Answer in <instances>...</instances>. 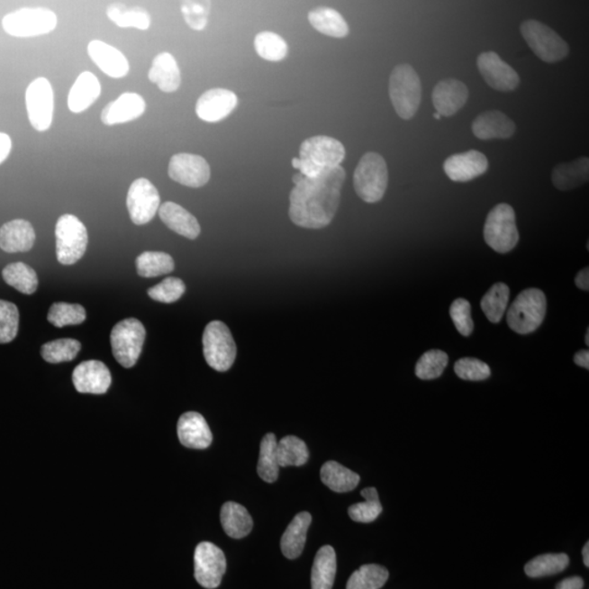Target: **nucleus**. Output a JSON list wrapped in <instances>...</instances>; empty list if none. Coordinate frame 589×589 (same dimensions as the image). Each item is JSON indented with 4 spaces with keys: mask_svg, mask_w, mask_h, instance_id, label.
Here are the masks:
<instances>
[{
    "mask_svg": "<svg viewBox=\"0 0 589 589\" xmlns=\"http://www.w3.org/2000/svg\"><path fill=\"white\" fill-rule=\"evenodd\" d=\"M320 476L327 487L339 494L354 490L360 482L358 474L335 461L324 463L320 470Z\"/></svg>",
    "mask_w": 589,
    "mask_h": 589,
    "instance_id": "34",
    "label": "nucleus"
},
{
    "mask_svg": "<svg viewBox=\"0 0 589 589\" xmlns=\"http://www.w3.org/2000/svg\"><path fill=\"white\" fill-rule=\"evenodd\" d=\"M36 240L32 224L25 220H14L0 229V248L5 252H27L32 249Z\"/></svg>",
    "mask_w": 589,
    "mask_h": 589,
    "instance_id": "25",
    "label": "nucleus"
},
{
    "mask_svg": "<svg viewBox=\"0 0 589 589\" xmlns=\"http://www.w3.org/2000/svg\"><path fill=\"white\" fill-rule=\"evenodd\" d=\"M126 204L132 223L146 225L158 213L161 206V196L149 179L138 178L128 190Z\"/></svg>",
    "mask_w": 589,
    "mask_h": 589,
    "instance_id": "13",
    "label": "nucleus"
},
{
    "mask_svg": "<svg viewBox=\"0 0 589 589\" xmlns=\"http://www.w3.org/2000/svg\"><path fill=\"white\" fill-rule=\"evenodd\" d=\"M449 316L458 332L463 337H469L474 331V322L472 319V308L467 299L458 298L454 301L449 308Z\"/></svg>",
    "mask_w": 589,
    "mask_h": 589,
    "instance_id": "52",
    "label": "nucleus"
},
{
    "mask_svg": "<svg viewBox=\"0 0 589 589\" xmlns=\"http://www.w3.org/2000/svg\"><path fill=\"white\" fill-rule=\"evenodd\" d=\"M106 14L108 19L120 28L147 31L151 25V15L147 10L137 6L113 4L107 7Z\"/></svg>",
    "mask_w": 589,
    "mask_h": 589,
    "instance_id": "35",
    "label": "nucleus"
},
{
    "mask_svg": "<svg viewBox=\"0 0 589 589\" xmlns=\"http://www.w3.org/2000/svg\"><path fill=\"white\" fill-rule=\"evenodd\" d=\"M221 523L225 533L234 539L249 535L253 526L251 515L245 506L236 503H226L222 506Z\"/></svg>",
    "mask_w": 589,
    "mask_h": 589,
    "instance_id": "31",
    "label": "nucleus"
},
{
    "mask_svg": "<svg viewBox=\"0 0 589 589\" xmlns=\"http://www.w3.org/2000/svg\"><path fill=\"white\" fill-rule=\"evenodd\" d=\"M589 159L580 158L570 163L557 165L552 172V184L562 191L572 190L588 182Z\"/></svg>",
    "mask_w": 589,
    "mask_h": 589,
    "instance_id": "30",
    "label": "nucleus"
},
{
    "mask_svg": "<svg viewBox=\"0 0 589 589\" xmlns=\"http://www.w3.org/2000/svg\"><path fill=\"white\" fill-rule=\"evenodd\" d=\"M146 329L138 319L129 318L118 322L111 333L113 358L123 368H131L142 353Z\"/></svg>",
    "mask_w": 589,
    "mask_h": 589,
    "instance_id": "10",
    "label": "nucleus"
},
{
    "mask_svg": "<svg viewBox=\"0 0 589 589\" xmlns=\"http://www.w3.org/2000/svg\"><path fill=\"white\" fill-rule=\"evenodd\" d=\"M4 281L24 294H32L39 287L38 274L23 262L10 263L3 270Z\"/></svg>",
    "mask_w": 589,
    "mask_h": 589,
    "instance_id": "36",
    "label": "nucleus"
},
{
    "mask_svg": "<svg viewBox=\"0 0 589 589\" xmlns=\"http://www.w3.org/2000/svg\"><path fill=\"white\" fill-rule=\"evenodd\" d=\"M484 237L494 251L506 253L514 249L519 244L520 235L512 206L501 204L489 212L484 227Z\"/></svg>",
    "mask_w": 589,
    "mask_h": 589,
    "instance_id": "8",
    "label": "nucleus"
},
{
    "mask_svg": "<svg viewBox=\"0 0 589 589\" xmlns=\"http://www.w3.org/2000/svg\"><path fill=\"white\" fill-rule=\"evenodd\" d=\"M87 54L93 63L108 77L118 79L126 77L131 70L127 57L120 50L101 40L91 41L87 45Z\"/></svg>",
    "mask_w": 589,
    "mask_h": 589,
    "instance_id": "21",
    "label": "nucleus"
},
{
    "mask_svg": "<svg viewBox=\"0 0 589 589\" xmlns=\"http://www.w3.org/2000/svg\"><path fill=\"white\" fill-rule=\"evenodd\" d=\"M583 561L584 565L587 567L589 566V542H586L585 546L583 548Z\"/></svg>",
    "mask_w": 589,
    "mask_h": 589,
    "instance_id": "57",
    "label": "nucleus"
},
{
    "mask_svg": "<svg viewBox=\"0 0 589 589\" xmlns=\"http://www.w3.org/2000/svg\"><path fill=\"white\" fill-rule=\"evenodd\" d=\"M469 92L462 81L446 79L439 82L432 91V103L441 117L453 116L467 104Z\"/></svg>",
    "mask_w": 589,
    "mask_h": 589,
    "instance_id": "22",
    "label": "nucleus"
},
{
    "mask_svg": "<svg viewBox=\"0 0 589 589\" xmlns=\"http://www.w3.org/2000/svg\"><path fill=\"white\" fill-rule=\"evenodd\" d=\"M146 108V101L140 95L125 92L117 100L108 103L101 113V121L105 126L121 125L138 120Z\"/></svg>",
    "mask_w": 589,
    "mask_h": 589,
    "instance_id": "20",
    "label": "nucleus"
},
{
    "mask_svg": "<svg viewBox=\"0 0 589 589\" xmlns=\"http://www.w3.org/2000/svg\"><path fill=\"white\" fill-rule=\"evenodd\" d=\"M480 75L493 89L510 92L520 85V77L512 67L506 64L494 51H485L477 59Z\"/></svg>",
    "mask_w": 589,
    "mask_h": 589,
    "instance_id": "16",
    "label": "nucleus"
},
{
    "mask_svg": "<svg viewBox=\"0 0 589 589\" xmlns=\"http://www.w3.org/2000/svg\"><path fill=\"white\" fill-rule=\"evenodd\" d=\"M102 86L100 80L90 71L82 72L72 85L68 95L70 112L79 113L86 112L101 96Z\"/></svg>",
    "mask_w": 589,
    "mask_h": 589,
    "instance_id": "27",
    "label": "nucleus"
},
{
    "mask_svg": "<svg viewBox=\"0 0 589 589\" xmlns=\"http://www.w3.org/2000/svg\"><path fill=\"white\" fill-rule=\"evenodd\" d=\"M72 382L79 393L104 394L112 385V375L102 361L87 360L76 367L72 372Z\"/></svg>",
    "mask_w": 589,
    "mask_h": 589,
    "instance_id": "17",
    "label": "nucleus"
},
{
    "mask_svg": "<svg viewBox=\"0 0 589 589\" xmlns=\"http://www.w3.org/2000/svg\"><path fill=\"white\" fill-rule=\"evenodd\" d=\"M25 105L29 122L35 131H46L54 118V90L44 77H36L25 91Z\"/></svg>",
    "mask_w": 589,
    "mask_h": 589,
    "instance_id": "12",
    "label": "nucleus"
},
{
    "mask_svg": "<svg viewBox=\"0 0 589 589\" xmlns=\"http://www.w3.org/2000/svg\"><path fill=\"white\" fill-rule=\"evenodd\" d=\"M226 572L224 552L212 542H201L195 551V577L201 586L218 588Z\"/></svg>",
    "mask_w": 589,
    "mask_h": 589,
    "instance_id": "14",
    "label": "nucleus"
},
{
    "mask_svg": "<svg viewBox=\"0 0 589 589\" xmlns=\"http://www.w3.org/2000/svg\"><path fill=\"white\" fill-rule=\"evenodd\" d=\"M137 273L142 277H158L174 271L175 262L168 253L146 251L136 259Z\"/></svg>",
    "mask_w": 589,
    "mask_h": 589,
    "instance_id": "37",
    "label": "nucleus"
},
{
    "mask_svg": "<svg viewBox=\"0 0 589 589\" xmlns=\"http://www.w3.org/2000/svg\"><path fill=\"white\" fill-rule=\"evenodd\" d=\"M2 24L7 34L27 39L53 32L59 18L49 8L24 7L5 15Z\"/></svg>",
    "mask_w": 589,
    "mask_h": 589,
    "instance_id": "6",
    "label": "nucleus"
},
{
    "mask_svg": "<svg viewBox=\"0 0 589 589\" xmlns=\"http://www.w3.org/2000/svg\"><path fill=\"white\" fill-rule=\"evenodd\" d=\"M276 447L277 441L274 433H267L262 439L257 470L260 478L268 484L276 482L278 472H280V465L277 463Z\"/></svg>",
    "mask_w": 589,
    "mask_h": 589,
    "instance_id": "39",
    "label": "nucleus"
},
{
    "mask_svg": "<svg viewBox=\"0 0 589 589\" xmlns=\"http://www.w3.org/2000/svg\"><path fill=\"white\" fill-rule=\"evenodd\" d=\"M203 344L204 358L211 368L225 372L234 364L237 355L236 343L225 323L212 322L206 325Z\"/></svg>",
    "mask_w": 589,
    "mask_h": 589,
    "instance_id": "11",
    "label": "nucleus"
},
{
    "mask_svg": "<svg viewBox=\"0 0 589 589\" xmlns=\"http://www.w3.org/2000/svg\"><path fill=\"white\" fill-rule=\"evenodd\" d=\"M547 313V298L544 292L529 288L519 294L510 307L506 320L514 332L530 334L539 329Z\"/></svg>",
    "mask_w": 589,
    "mask_h": 589,
    "instance_id": "5",
    "label": "nucleus"
},
{
    "mask_svg": "<svg viewBox=\"0 0 589 589\" xmlns=\"http://www.w3.org/2000/svg\"><path fill=\"white\" fill-rule=\"evenodd\" d=\"M575 284L578 288L583 289V291H588L589 289V268H583L580 272L577 273L575 277Z\"/></svg>",
    "mask_w": 589,
    "mask_h": 589,
    "instance_id": "55",
    "label": "nucleus"
},
{
    "mask_svg": "<svg viewBox=\"0 0 589 589\" xmlns=\"http://www.w3.org/2000/svg\"><path fill=\"white\" fill-rule=\"evenodd\" d=\"M584 581L580 576L567 577L557 584L556 589H583Z\"/></svg>",
    "mask_w": 589,
    "mask_h": 589,
    "instance_id": "54",
    "label": "nucleus"
},
{
    "mask_svg": "<svg viewBox=\"0 0 589 589\" xmlns=\"http://www.w3.org/2000/svg\"><path fill=\"white\" fill-rule=\"evenodd\" d=\"M454 371L458 378L467 381H484L491 375L490 367L484 361L465 358L457 361Z\"/></svg>",
    "mask_w": 589,
    "mask_h": 589,
    "instance_id": "51",
    "label": "nucleus"
},
{
    "mask_svg": "<svg viewBox=\"0 0 589 589\" xmlns=\"http://www.w3.org/2000/svg\"><path fill=\"white\" fill-rule=\"evenodd\" d=\"M19 310L14 304L0 301V344L13 342L19 331Z\"/></svg>",
    "mask_w": 589,
    "mask_h": 589,
    "instance_id": "48",
    "label": "nucleus"
},
{
    "mask_svg": "<svg viewBox=\"0 0 589 589\" xmlns=\"http://www.w3.org/2000/svg\"><path fill=\"white\" fill-rule=\"evenodd\" d=\"M449 356L442 350L432 349L423 354L416 365V376L421 380L439 378L446 370Z\"/></svg>",
    "mask_w": 589,
    "mask_h": 589,
    "instance_id": "47",
    "label": "nucleus"
},
{
    "mask_svg": "<svg viewBox=\"0 0 589 589\" xmlns=\"http://www.w3.org/2000/svg\"><path fill=\"white\" fill-rule=\"evenodd\" d=\"M82 345L74 339H59L46 343L41 349V355L50 364L68 363L80 353Z\"/></svg>",
    "mask_w": 589,
    "mask_h": 589,
    "instance_id": "43",
    "label": "nucleus"
},
{
    "mask_svg": "<svg viewBox=\"0 0 589 589\" xmlns=\"http://www.w3.org/2000/svg\"><path fill=\"white\" fill-rule=\"evenodd\" d=\"M489 168L485 155L478 151H468L454 154L443 164L444 172L452 182L467 183L479 177Z\"/></svg>",
    "mask_w": 589,
    "mask_h": 589,
    "instance_id": "19",
    "label": "nucleus"
},
{
    "mask_svg": "<svg viewBox=\"0 0 589 589\" xmlns=\"http://www.w3.org/2000/svg\"><path fill=\"white\" fill-rule=\"evenodd\" d=\"M575 363L582 368L589 369V351L583 349L578 351L575 356Z\"/></svg>",
    "mask_w": 589,
    "mask_h": 589,
    "instance_id": "56",
    "label": "nucleus"
},
{
    "mask_svg": "<svg viewBox=\"0 0 589 589\" xmlns=\"http://www.w3.org/2000/svg\"><path fill=\"white\" fill-rule=\"evenodd\" d=\"M585 342H586V345H589V330L586 331Z\"/></svg>",
    "mask_w": 589,
    "mask_h": 589,
    "instance_id": "58",
    "label": "nucleus"
},
{
    "mask_svg": "<svg viewBox=\"0 0 589 589\" xmlns=\"http://www.w3.org/2000/svg\"><path fill=\"white\" fill-rule=\"evenodd\" d=\"M521 33L530 50L545 63H557L570 53L566 41L556 31L537 20H526L521 23Z\"/></svg>",
    "mask_w": 589,
    "mask_h": 589,
    "instance_id": "9",
    "label": "nucleus"
},
{
    "mask_svg": "<svg viewBox=\"0 0 589 589\" xmlns=\"http://www.w3.org/2000/svg\"><path fill=\"white\" fill-rule=\"evenodd\" d=\"M570 557L566 554H547L534 557L525 566L527 576L539 578L557 575L566 570Z\"/></svg>",
    "mask_w": 589,
    "mask_h": 589,
    "instance_id": "41",
    "label": "nucleus"
},
{
    "mask_svg": "<svg viewBox=\"0 0 589 589\" xmlns=\"http://www.w3.org/2000/svg\"><path fill=\"white\" fill-rule=\"evenodd\" d=\"M12 150V138H10L7 133L0 132V164L6 161Z\"/></svg>",
    "mask_w": 589,
    "mask_h": 589,
    "instance_id": "53",
    "label": "nucleus"
},
{
    "mask_svg": "<svg viewBox=\"0 0 589 589\" xmlns=\"http://www.w3.org/2000/svg\"><path fill=\"white\" fill-rule=\"evenodd\" d=\"M56 256L64 266L75 265L85 256L89 234L82 222L72 214L61 215L56 223Z\"/></svg>",
    "mask_w": 589,
    "mask_h": 589,
    "instance_id": "7",
    "label": "nucleus"
},
{
    "mask_svg": "<svg viewBox=\"0 0 589 589\" xmlns=\"http://www.w3.org/2000/svg\"><path fill=\"white\" fill-rule=\"evenodd\" d=\"M276 457L280 467H302L308 462L309 449L302 439L287 436L277 442Z\"/></svg>",
    "mask_w": 589,
    "mask_h": 589,
    "instance_id": "38",
    "label": "nucleus"
},
{
    "mask_svg": "<svg viewBox=\"0 0 589 589\" xmlns=\"http://www.w3.org/2000/svg\"><path fill=\"white\" fill-rule=\"evenodd\" d=\"M365 499L364 503H356L349 509L350 519L358 523H371L379 518L384 511L380 503L378 491L374 487L366 488L361 491Z\"/></svg>",
    "mask_w": 589,
    "mask_h": 589,
    "instance_id": "44",
    "label": "nucleus"
},
{
    "mask_svg": "<svg viewBox=\"0 0 589 589\" xmlns=\"http://www.w3.org/2000/svg\"><path fill=\"white\" fill-rule=\"evenodd\" d=\"M389 580V571L378 565L360 566L349 577L346 589H380Z\"/></svg>",
    "mask_w": 589,
    "mask_h": 589,
    "instance_id": "42",
    "label": "nucleus"
},
{
    "mask_svg": "<svg viewBox=\"0 0 589 589\" xmlns=\"http://www.w3.org/2000/svg\"><path fill=\"white\" fill-rule=\"evenodd\" d=\"M345 178L342 167L324 169L316 178L294 175L288 210L293 223L309 230L328 226L337 214Z\"/></svg>",
    "mask_w": 589,
    "mask_h": 589,
    "instance_id": "1",
    "label": "nucleus"
},
{
    "mask_svg": "<svg viewBox=\"0 0 589 589\" xmlns=\"http://www.w3.org/2000/svg\"><path fill=\"white\" fill-rule=\"evenodd\" d=\"M310 24L318 32L331 38L343 39L349 33V27L343 15L329 7H319L308 14Z\"/></svg>",
    "mask_w": 589,
    "mask_h": 589,
    "instance_id": "32",
    "label": "nucleus"
},
{
    "mask_svg": "<svg viewBox=\"0 0 589 589\" xmlns=\"http://www.w3.org/2000/svg\"><path fill=\"white\" fill-rule=\"evenodd\" d=\"M186 292L184 281L177 277H168L154 287L149 289V296L155 302L172 304L179 301Z\"/></svg>",
    "mask_w": 589,
    "mask_h": 589,
    "instance_id": "49",
    "label": "nucleus"
},
{
    "mask_svg": "<svg viewBox=\"0 0 589 589\" xmlns=\"http://www.w3.org/2000/svg\"><path fill=\"white\" fill-rule=\"evenodd\" d=\"M312 521V514L301 512L294 516L292 523L288 525L281 539V549L287 559H297L303 554Z\"/></svg>",
    "mask_w": 589,
    "mask_h": 589,
    "instance_id": "29",
    "label": "nucleus"
},
{
    "mask_svg": "<svg viewBox=\"0 0 589 589\" xmlns=\"http://www.w3.org/2000/svg\"><path fill=\"white\" fill-rule=\"evenodd\" d=\"M510 298V288L504 283L494 284L482 299L483 312L490 322L499 323L503 320Z\"/></svg>",
    "mask_w": 589,
    "mask_h": 589,
    "instance_id": "40",
    "label": "nucleus"
},
{
    "mask_svg": "<svg viewBox=\"0 0 589 589\" xmlns=\"http://www.w3.org/2000/svg\"><path fill=\"white\" fill-rule=\"evenodd\" d=\"M148 77L152 84L157 85L159 89L165 93L177 91L182 84V75L177 61L169 53L155 56Z\"/></svg>",
    "mask_w": 589,
    "mask_h": 589,
    "instance_id": "28",
    "label": "nucleus"
},
{
    "mask_svg": "<svg viewBox=\"0 0 589 589\" xmlns=\"http://www.w3.org/2000/svg\"><path fill=\"white\" fill-rule=\"evenodd\" d=\"M389 184V169L380 154L368 152L360 159L354 173L356 194L367 204H376L384 198Z\"/></svg>",
    "mask_w": 589,
    "mask_h": 589,
    "instance_id": "4",
    "label": "nucleus"
},
{
    "mask_svg": "<svg viewBox=\"0 0 589 589\" xmlns=\"http://www.w3.org/2000/svg\"><path fill=\"white\" fill-rule=\"evenodd\" d=\"M239 104L234 92L226 89H212L204 93L196 101L195 113L201 121L218 122L231 115Z\"/></svg>",
    "mask_w": 589,
    "mask_h": 589,
    "instance_id": "18",
    "label": "nucleus"
},
{
    "mask_svg": "<svg viewBox=\"0 0 589 589\" xmlns=\"http://www.w3.org/2000/svg\"><path fill=\"white\" fill-rule=\"evenodd\" d=\"M472 131L480 140L493 139H509L516 131L515 123L503 112L488 111L474 121Z\"/></svg>",
    "mask_w": 589,
    "mask_h": 589,
    "instance_id": "24",
    "label": "nucleus"
},
{
    "mask_svg": "<svg viewBox=\"0 0 589 589\" xmlns=\"http://www.w3.org/2000/svg\"><path fill=\"white\" fill-rule=\"evenodd\" d=\"M345 155V148L337 139L312 137L303 142L299 158L293 159L292 165L304 177L316 178L324 169L340 167Z\"/></svg>",
    "mask_w": 589,
    "mask_h": 589,
    "instance_id": "2",
    "label": "nucleus"
},
{
    "mask_svg": "<svg viewBox=\"0 0 589 589\" xmlns=\"http://www.w3.org/2000/svg\"><path fill=\"white\" fill-rule=\"evenodd\" d=\"M433 116H435L436 120H438V121H440V120H441V116L439 115L438 113H436L435 115H433Z\"/></svg>",
    "mask_w": 589,
    "mask_h": 589,
    "instance_id": "59",
    "label": "nucleus"
},
{
    "mask_svg": "<svg viewBox=\"0 0 589 589\" xmlns=\"http://www.w3.org/2000/svg\"><path fill=\"white\" fill-rule=\"evenodd\" d=\"M335 575H337V555L333 547L324 546L314 557L312 589H332Z\"/></svg>",
    "mask_w": 589,
    "mask_h": 589,
    "instance_id": "33",
    "label": "nucleus"
},
{
    "mask_svg": "<svg viewBox=\"0 0 589 589\" xmlns=\"http://www.w3.org/2000/svg\"><path fill=\"white\" fill-rule=\"evenodd\" d=\"M170 179L189 188H201L209 183L211 168L200 155L178 153L173 155L168 164Z\"/></svg>",
    "mask_w": 589,
    "mask_h": 589,
    "instance_id": "15",
    "label": "nucleus"
},
{
    "mask_svg": "<svg viewBox=\"0 0 589 589\" xmlns=\"http://www.w3.org/2000/svg\"><path fill=\"white\" fill-rule=\"evenodd\" d=\"M86 318V309L79 304L55 303L48 314L49 322L59 329L84 323Z\"/></svg>",
    "mask_w": 589,
    "mask_h": 589,
    "instance_id": "46",
    "label": "nucleus"
},
{
    "mask_svg": "<svg viewBox=\"0 0 589 589\" xmlns=\"http://www.w3.org/2000/svg\"><path fill=\"white\" fill-rule=\"evenodd\" d=\"M389 93L393 107L402 120H412L421 102L420 76L411 65L403 64L393 69Z\"/></svg>",
    "mask_w": 589,
    "mask_h": 589,
    "instance_id": "3",
    "label": "nucleus"
},
{
    "mask_svg": "<svg viewBox=\"0 0 589 589\" xmlns=\"http://www.w3.org/2000/svg\"><path fill=\"white\" fill-rule=\"evenodd\" d=\"M182 13L186 23L195 31H203L209 22L211 3L185 2L182 4Z\"/></svg>",
    "mask_w": 589,
    "mask_h": 589,
    "instance_id": "50",
    "label": "nucleus"
},
{
    "mask_svg": "<svg viewBox=\"0 0 589 589\" xmlns=\"http://www.w3.org/2000/svg\"><path fill=\"white\" fill-rule=\"evenodd\" d=\"M159 215L163 223L176 234L191 240L198 239L201 232L199 222L182 205L168 201L159 206Z\"/></svg>",
    "mask_w": 589,
    "mask_h": 589,
    "instance_id": "26",
    "label": "nucleus"
},
{
    "mask_svg": "<svg viewBox=\"0 0 589 589\" xmlns=\"http://www.w3.org/2000/svg\"><path fill=\"white\" fill-rule=\"evenodd\" d=\"M255 49L261 59L268 61H280L287 56L288 45L282 36L263 31L255 39Z\"/></svg>",
    "mask_w": 589,
    "mask_h": 589,
    "instance_id": "45",
    "label": "nucleus"
},
{
    "mask_svg": "<svg viewBox=\"0 0 589 589\" xmlns=\"http://www.w3.org/2000/svg\"><path fill=\"white\" fill-rule=\"evenodd\" d=\"M180 443L184 447L195 449H204L211 446L213 436L208 422L199 412H188L180 416L177 425Z\"/></svg>",
    "mask_w": 589,
    "mask_h": 589,
    "instance_id": "23",
    "label": "nucleus"
}]
</instances>
